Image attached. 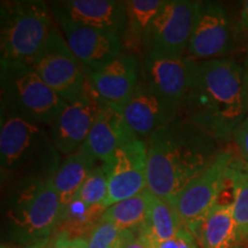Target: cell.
<instances>
[{
    "instance_id": "6da1fadb",
    "label": "cell",
    "mask_w": 248,
    "mask_h": 248,
    "mask_svg": "<svg viewBox=\"0 0 248 248\" xmlns=\"http://www.w3.org/2000/svg\"><path fill=\"white\" fill-rule=\"evenodd\" d=\"M147 142V190L169 201L221 153L222 142L182 115Z\"/></svg>"
},
{
    "instance_id": "7a4b0ae2",
    "label": "cell",
    "mask_w": 248,
    "mask_h": 248,
    "mask_svg": "<svg viewBox=\"0 0 248 248\" xmlns=\"http://www.w3.org/2000/svg\"><path fill=\"white\" fill-rule=\"evenodd\" d=\"M181 115L221 142L233 140L248 115L243 64L228 57L198 61Z\"/></svg>"
},
{
    "instance_id": "3957f363",
    "label": "cell",
    "mask_w": 248,
    "mask_h": 248,
    "mask_svg": "<svg viewBox=\"0 0 248 248\" xmlns=\"http://www.w3.org/2000/svg\"><path fill=\"white\" fill-rule=\"evenodd\" d=\"M0 176L2 188L49 181L62 161L47 126L0 114Z\"/></svg>"
},
{
    "instance_id": "277c9868",
    "label": "cell",
    "mask_w": 248,
    "mask_h": 248,
    "mask_svg": "<svg viewBox=\"0 0 248 248\" xmlns=\"http://www.w3.org/2000/svg\"><path fill=\"white\" fill-rule=\"evenodd\" d=\"M5 191L6 235L12 245L38 246L54 235L62 203L52 179L23 183Z\"/></svg>"
},
{
    "instance_id": "5b68a950",
    "label": "cell",
    "mask_w": 248,
    "mask_h": 248,
    "mask_svg": "<svg viewBox=\"0 0 248 248\" xmlns=\"http://www.w3.org/2000/svg\"><path fill=\"white\" fill-rule=\"evenodd\" d=\"M48 4L11 0L0 5V66L30 64L57 27Z\"/></svg>"
},
{
    "instance_id": "8992f818",
    "label": "cell",
    "mask_w": 248,
    "mask_h": 248,
    "mask_svg": "<svg viewBox=\"0 0 248 248\" xmlns=\"http://www.w3.org/2000/svg\"><path fill=\"white\" fill-rule=\"evenodd\" d=\"M1 113L49 128L67 104L29 64L0 66Z\"/></svg>"
},
{
    "instance_id": "52a82bcc",
    "label": "cell",
    "mask_w": 248,
    "mask_h": 248,
    "mask_svg": "<svg viewBox=\"0 0 248 248\" xmlns=\"http://www.w3.org/2000/svg\"><path fill=\"white\" fill-rule=\"evenodd\" d=\"M235 154L237 151L231 146L223 148L202 172L169 201L183 224L197 238L206 217L219 202Z\"/></svg>"
},
{
    "instance_id": "ba28073f",
    "label": "cell",
    "mask_w": 248,
    "mask_h": 248,
    "mask_svg": "<svg viewBox=\"0 0 248 248\" xmlns=\"http://www.w3.org/2000/svg\"><path fill=\"white\" fill-rule=\"evenodd\" d=\"M30 66L67 102L79 98L88 84L85 70L71 52L58 26Z\"/></svg>"
},
{
    "instance_id": "9c48e42d",
    "label": "cell",
    "mask_w": 248,
    "mask_h": 248,
    "mask_svg": "<svg viewBox=\"0 0 248 248\" xmlns=\"http://www.w3.org/2000/svg\"><path fill=\"white\" fill-rule=\"evenodd\" d=\"M238 33L224 6L201 1L186 54L195 61L226 58L237 48Z\"/></svg>"
},
{
    "instance_id": "30bf717a",
    "label": "cell",
    "mask_w": 248,
    "mask_h": 248,
    "mask_svg": "<svg viewBox=\"0 0 248 248\" xmlns=\"http://www.w3.org/2000/svg\"><path fill=\"white\" fill-rule=\"evenodd\" d=\"M197 64L187 54L146 52L140 60V79L152 91L182 106L191 90Z\"/></svg>"
},
{
    "instance_id": "8fae6325",
    "label": "cell",
    "mask_w": 248,
    "mask_h": 248,
    "mask_svg": "<svg viewBox=\"0 0 248 248\" xmlns=\"http://www.w3.org/2000/svg\"><path fill=\"white\" fill-rule=\"evenodd\" d=\"M108 177L105 208L147 190V142L136 138L102 162Z\"/></svg>"
},
{
    "instance_id": "7c38bea8",
    "label": "cell",
    "mask_w": 248,
    "mask_h": 248,
    "mask_svg": "<svg viewBox=\"0 0 248 248\" xmlns=\"http://www.w3.org/2000/svg\"><path fill=\"white\" fill-rule=\"evenodd\" d=\"M201 1L166 0L152 24L147 52L186 54Z\"/></svg>"
},
{
    "instance_id": "4fadbf2b",
    "label": "cell",
    "mask_w": 248,
    "mask_h": 248,
    "mask_svg": "<svg viewBox=\"0 0 248 248\" xmlns=\"http://www.w3.org/2000/svg\"><path fill=\"white\" fill-rule=\"evenodd\" d=\"M104 104L105 101L98 97L88 79L83 94L64 105L48 128L52 140L62 157L75 153L85 144Z\"/></svg>"
},
{
    "instance_id": "5bb4252c",
    "label": "cell",
    "mask_w": 248,
    "mask_h": 248,
    "mask_svg": "<svg viewBox=\"0 0 248 248\" xmlns=\"http://www.w3.org/2000/svg\"><path fill=\"white\" fill-rule=\"evenodd\" d=\"M55 22H68L122 36L125 28V1L120 0H61L48 4Z\"/></svg>"
},
{
    "instance_id": "9a60e30c",
    "label": "cell",
    "mask_w": 248,
    "mask_h": 248,
    "mask_svg": "<svg viewBox=\"0 0 248 248\" xmlns=\"http://www.w3.org/2000/svg\"><path fill=\"white\" fill-rule=\"evenodd\" d=\"M121 110L132 132L145 141L181 115L179 105L152 91L141 79Z\"/></svg>"
},
{
    "instance_id": "2e32d148",
    "label": "cell",
    "mask_w": 248,
    "mask_h": 248,
    "mask_svg": "<svg viewBox=\"0 0 248 248\" xmlns=\"http://www.w3.org/2000/svg\"><path fill=\"white\" fill-rule=\"evenodd\" d=\"M58 26L86 75L106 66L123 52L121 36L115 32L68 22L59 23Z\"/></svg>"
},
{
    "instance_id": "e0dca14e",
    "label": "cell",
    "mask_w": 248,
    "mask_h": 248,
    "mask_svg": "<svg viewBox=\"0 0 248 248\" xmlns=\"http://www.w3.org/2000/svg\"><path fill=\"white\" fill-rule=\"evenodd\" d=\"M140 60L137 55L122 52L106 66L89 74L90 84L99 98L121 108L140 80Z\"/></svg>"
},
{
    "instance_id": "ac0fdd59",
    "label": "cell",
    "mask_w": 248,
    "mask_h": 248,
    "mask_svg": "<svg viewBox=\"0 0 248 248\" xmlns=\"http://www.w3.org/2000/svg\"><path fill=\"white\" fill-rule=\"evenodd\" d=\"M138 138L124 119L121 108L105 102L93 123L85 145L99 162H106L115 152Z\"/></svg>"
},
{
    "instance_id": "d6986e66",
    "label": "cell",
    "mask_w": 248,
    "mask_h": 248,
    "mask_svg": "<svg viewBox=\"0 0 248 248\" xmlns=\"http://www.w3.org/2000/svg\"><path fill=\"white\" fill-rule=\"evenodd\" d=\"M166 0H128L125 1V28L121 36L123 52L142 59L147 52L150 31Z\"/></svg>"
},
{
    "instance_id": "ffe728a7",
    "label": "cell",
    "mask_w": 248,
    "mask_h": 248,
    "mask_svg": "<svg viewBox=\"0 0 248 248\" xmlns=\"http://www.w3.org/2000/svg\"><path fill=\"white\" fill-rule=\"evenodd\" d=\"M198 240L201 248H244L248 244L235 223L231 201L217 203L201 225Z\"/></svg>"
},
{
    "instance_id": "44dd1931",
    "label": "cell",
    "mask_w": 248,
    "mask_h": 248,
    "mask_svg": "<svg viewBox=\"0 0 248 248\" xmlns=\"http://www.w3.org/2000/svg\"><path fill=\"white\" fill-rule=\"evenodd\" d=\"M95 163L97 159L85 144L75 153L62 157L52 178V185L60 197L62 208L77 197Z\"/></svg>"
},
{
    "instance_id": "7402d4cb",
    "label": "cell",
    "mask_w": 248,
    "mask_h": 248,
    "mask_svg": "<svg viewBox=\"0 0 248 248\" xmlns=\"http://www.w3.org/2000/svg\"><path fill=\"white\" fill-rule=\"evenodd\" d=\"M105 210L106 208L104 206H91L76 197L62 208L54 235H64L70 239H86L90 232L100 222Z\"/></svg>"
},
{
    "instance_id": "603a6c76",
    "label": "cell",
    "mask_w": 248,
    "mask_h": 248,
    "mask_svg": "<svg viewBox=\"0 0 248 248\" xmlns=\"http://www.w3.org/2000/svg\"><path fill=\"white\" fill-rule=\"evenodd\" d=\"M184 226L181 217L171 203L152 193L146 222L133 233L140 237L163 241L175 237Z\"/></svg>"
},
{
    "instance_id": "cb8c5ba5",
    "label": "cell",
    "mask_w": 248,
    "mask_h": 248,
    "mask_svg": "<svg viewBox=\"0 0 248 248\" xmlns=\"http://www.w3.org/2000/svg\"><path fill=\"white\" fill-rule=\"evenodd\" d=\"M151 194L150 191L145 190L135 197L111 204L105 210L101 219L113 223L123 231H138L146 222Z\"/></svg>"
},
{
    "instance_id": "d4e9b609",
    "label": "cell",
    "mask_w": 248,
    "mask_h": 248,
    "mask_svg": "<svg viewBox=\"0 0 248 248\" xmlns=\"http://www.w3.org/2000/svg\"><path fill=\"white\" fill-rule=\"evenodd\" d=\"M228 181L232 190V212L244 239L248 243V167L235 154L229 169Z\"/></svg>"
},
{
    "instance_id": "484cf974",
    "label": "cell",
    "mask_w": 248,
    "mask_h": 248,
    "mask_svg": "<svg viewBox=\"0 0 248 248\" xmlns=\"http://www.w3.org/2000/svg\"><path fill=\"white\" fill-rule=\"evenodd\" d=\"M108 197V177L102 162L95 163L77 194L83 202L91 206H104ZM105 207V206H104Z\"/></svg>"
},
{
    "instance_id": "4316f807",
    "label": "cell",
    "mask_w": 248,
    "mask_h": 248,
    "mask_svg": "<svg viewBox=\"0 0 248 248\" xmlns=\"http://www.w3.org/2000/svg\"><path fill=\"white\" fill-rule=\"evenodd\" d=\"M86 241L88 248H123L124 231L113 223L100 219Z\"/></svg>"
},
{
    "instance_id": "83f0119b",
    "label": "cell",
    "mask_w": 248,
    "mask_h": 248,
    "mask_svg": "<svg viewBox=\"0 0 248 248\" xmlns=\"http://www.w3.org/2000/svg\"><path fill=\"white\" fill-rule=\"evenodd\" d=\"M137 238L147 248H201L198 238L186 226L168 240L159 241L140 235H137Z\"/></svg>"
},
{
    "instance_id": "f1b7e54d",
    "label": "cell",
    "mask_w": 248,
    "mask_h": 248,
    "mask_svg": "<svg viewBox=\"0 0 248 248\" xmlns=\"http://www.w3.org/2000/svg\"><path fill=\"white\" fill-rule=\"evenodd\" d=\"M233 141L235 145V151L246 164H248V115L245 117L243 123L237 129Z\"/></svg>"
},
{
    "instance_id": "f546056e",
    "label": "cell",
    "mask_w": 248,
    "mask_h": 248,
    "mask_svg": "<svg viewBox=\"0 0 248 248\" xmlns=\"http://www.w3.org/2000/svg\"><path fill=\"white\" fill-rule=\"evenodd\" d=\"M52 248H88V241L84 238L70 239L64 235L55 237Z\"/></svg>"
},
{
    "instance_id": "4dcf8cb0",
    "label": "cell",
    "mask_w": 248,
    "mask_h": 248,
    "mask_svg": "<svg viewBox=\"0 0 248 248\" xmlns=\"http://www.w3.org/2000/svg\"><path fill=\"white\" fill-rule=\"evenodd\" d=\"M238 32L243 33L248 38V0L243 2L239 13V21H238Z\"/></svg>"
},
{
    "instance_id": "1f68e13d",
    "label": "cell",
    "mask_w": 248,
    "mask_h": 248,
    "mask_svg": "<svg viewBox=\"0 0 248 248\" xmlns=\"http://www.w3.org/2000/svg\"><path fill=\"white\" fill-rule=\"evenodd\" d=\"M123 248H147L131 231H124Z\"/></svg>"
},
{
    "instance_id": "d6a6232c",
    "label": "cell",
    "mask_w": 248,
    "mask_h": 248,
    "mask_svg": "<svg viewBox=\"0 0 248 248\" xmlns=\"http://www.w3.org/2000/svg\"><path fill=\"white\" fill-rule=\"evenodd\" d=\"M243 82H244L245 98H246V104L248 108V49H247V55L246 58H245V61L243 63Z\"/></svg>"
},
{
    "instance_id": "836d02e7",
    "label": "cell",
    "mask_w": 248,
    "mask_h": 248,
    "mask_svg": "<svg viewBox=\"0 0 248 248\" xmlns=\"http://www.w3.org/2000/svg\"><path fill=\"white\" fill-rule=\"evenodd\" d=\"M0 248H21V247L14 246V245H9V244H1V247Z\"/></svg>"
},
{
    "instance_id": "e575fe53",
    "label": "cell",
    "mask_w": 248,
    "mask_h": 248,
    "mask_svg": "<svg viewBox=\"0 0 248 248\" xmlns=\"http://www.w3.org/2000/svg\"><path fill=\"white\" fill-rule=\"evenodd\" d=\"M28 248H47L44 245H38V246H32V247H28Z\"/></svg>"
},
{
    "instance_id": "d590c367",
    "label": "cell",
    "mask_w": 248,
    "mask_h": 248,
    "mask_svg": "<svg viewBox=\"0 0 248 248\" xmlns=\"http://www.w3.org/2000/svg\"><path fill=\"white\" fill-rule=\"evenodd\" d=\"M247 167H248V164H247Z\"/></svg>"
}]
</instances>
